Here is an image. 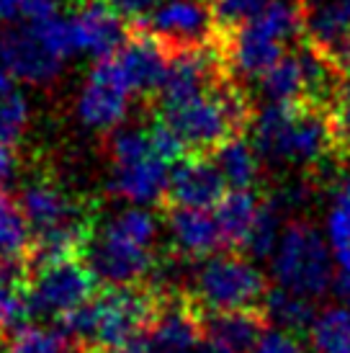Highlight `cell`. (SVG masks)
<instances>
[{
	"label": "cell",
	"instance_id": "1",
	"mask_svg": "<svg viewBox=\"0 0 350 353\" xmlns=\"http://www.w3.org/2000/svg\"><path fill=\"white\" fill-rule=\"evenodd\" d=\"M167 296L139 284L96 292L83 307L62 317V330L83 345L106 353H124L152 325Z\"/></svg>",
	"mask_w": 350,
	"mask_h": 353
},
{
	"label": "cell",
	"instance_id": "37",
	"mask_svg": "<svg viewBox=\"0 0 350 353\" xmlns=\"http://www.w3.org/2000/svg\"><path fill=\"white\" fill-rule=\"evenodd\" d=\"M332 134H335V148H340L342 155L350 157V106H335Z\"/></svg>",
	"mask_w": 350,
	"mask_h": 353
},
{
	"label": "cell",
	"instance_id": "5",
	"mask_svg": "<svg viewBox=\"0 0 350 353\" xmlns=\"http://www.w3.org/2000/svg\"><path fill=\"white\" fill-rule=\"evenodd\" d=\"M160 119L183 139L185 148L216 150L250 124V108L240 90L219 83L201 96L160 106Z\"/></svg>",
	"mask_w": 350,
	"mask_h": 353
},
{
	"label": "cell",
	"instance_id": "42",
	"mask_svg": "<svg viewBox=\"0 0 350 353\" xmlns=\"http://www.w3.org/2000/svg\"><path fill=\"white\" fill-rule=\"evenodd\" d=\"M21 0H0V19H19Z\"/></svg>",
	"mask_w": 350,
	"mask_h": 353
},
{
	"label": "cell",
	"instance_id": "38",
	"mask_svg": "<svg viewBox=\"0 0 350 353\" xmlns=\"http://www.w3.org/2000/svg\"><path fill=\"white\" fill-rule=\"evenodd\" d=\"M108 3H111V6H114L124 19L142 21L147 13L160 3V0H108Z\"/></svg>",
	"mask_w": 350,
	"mask_h": 353
},
{
	"label": "cell",
	"instance_id": "12",
	"mask_svg": "<svg viewBox=\"0 0 350 353\" xmlns=\"http://www.w3.org/2000/svg\"><path fill=\"white\" fill-rule=\"evenodd\" d=\"M139 23L167 50L206 47L219 37L214 10L206 0H160Z\"/></svg>",
	"mask_w": 350,
	"mask_h": 353
},
{
	"label": "cell",
	"instance_id": "41",
	"mask_svg": "<svg viewBox=\"0 0 350 353\" xmlns=\"http://www.w3.org/2000/svg\"><path fill=\"white\" fill-rule=\"evenodd\" d=\"M338 106H350V59L340 65V80H338V93H335Z\"/></svg>",
	"mask_w": 350,
	"mask_h": 353
},
{
	"label": "cell",
	"instance_id": "26",
	"mask_svg": "<svg viewBox=\"0 0 350 353\" xmlns=\"http://www.w3.org/2000/svg\"><path fill=\"white\" fill-rule=\"evenodd\" d=\"M327 240L338 263H350V170L332 183L330 212H327Z\"/></svg>",
	"mask_w": 350,
	"mask_h": 353
},
{
	"label": "cell",
	"instance_id": "8",
	"mask_svg": "<svg viewBox=\"0 0 350 353\" xmlns=\"http://www.w3.org/2000/svg\"><path fill=\"white\" fill-rule=\"evenodd\" d=\"M96 271L80 255L34 265L26 284L29 312L39 317H65L96 294Z\"/></svg>",
	"mask_w": 350,
	"mask_h": 353
},
{
	"label": "cell",
	"instance_id": "15",
	"mask_svg": "<svg viewBox=\"0 0 350 353\" xmlns=\"http://www.w3.org/2000/svg\"><path fill=\"white\" fill-rule=\"evenodd\" d=\"M70 21L78 54H90L96 59L111 57L127 41L124 16L108 0H83Z\"/></svg>",
	"mask_w": 350,
	"mask_h": 353
},
{
	"label": "cell",
	"instance_id": "43",
	"mask_svg": "<svg viewBox=\"0 0 350 353\" xmlns=\"http://www.w3.org/2000/svg\"><path fill=\"white\" fill-rule=\"evenodd\" d=\"M0 39H3V31H0Z\"/></svg>",
	"mask_w": 350,
	"mask_h": 353
},
{
	"label": "cell",
	"instance_id": "6",
	"mask_svg": "<svg viewBox=\"0 0 350 353\" xmlns=\"http://www.w3.org/2000/svg\"><path fill=\"white\" fill-rule=\"evenodd\" d=\"M273 276L278 286L307 299H320L332 286V255L309 222H291L281 232L273 250Z\"/></svg>",
	"mask_w": 350,
	"mask_h": 353
},
{
	"label": "cell",
	"instance_id": "27",
	"mask_svg": "<svg viewBox=\"0 0 350 353\" xmlns=\"http://www.w3.org/2000/svg\"><path fill=\"white\" fill-rule=\"evenodd\" d=\"M314 353H350V310L332 307L322 312L309 330Z\"/></svg>",
	"mask_w": 350,
	"mask_h": 353
},
{
	"label": "cell",
	"instance_id": "14",
	"mask_svg": "<svg viewBox=\"0 0 350 353\" xmlns=\"http://www.w3.org/2000/svg\"><path fill=\"white\" fill-rule=\"evenodd\" d=\"M224 54L206 47H185V50H170V62L163 85L157 90L160 106H173L194 96H201L206 90L216 88L222 83Z\"/></svg>",
	"mask_w": 350,
	"mask_h": 353
},
{
	"label": "cell",
	"instance_id": "25",
	"mask_svg": "<svg viewBox=\"0 0 350 353\" xmlns=\"http://www.w3.org/2000/svg\"><path fill=\"white\" fill-rule=\"evenodd\" d=\"M262 312L268 317V323H276L278 327L289 330V333H299V330H311V325L317 320L314 314V299L289 292L283 286H276L268 292L265 302H262Z\"/></svg>",
	"mask_w": 350,
	"mask_h": 353
},
{
	"label": "cell",
	"instance_id": "11",
	"mask_svg": "<svg viewBox=\"0 0 350 353\" xmlns=\"http://www.w3.org/2000/svg\"><path fill=\"white\" fill-rule=\"evenodd\" d=\"M204 314L191 294L165 299L152 325L124 353H196L204 348Z\"/></svg>",
	"mask_w": 350,
	"mask_h": 353
},
{
	"label": "cell",
	"instance_id": "34",
	"mask_svg": "<svg viewBox=\"0 0 350 353\" xmlns=\"http://www.w3.org/2000/svg\"><path fill=\"white\" fill-rule=\"evenodd\" d=\"M150 139H152V148H155V152L163 157L165 163H178V160L183 157V152H185L183 139L178 137V134L167 127L163 119H157L155 124L150 127Z\"/></svg>",
	"mask_w": 350,
	"mask_h": 353
},
{
	"label": "cell",
	"instance_id": "18",
	"mask_svg": "<svg viewBox=\"0 0 350 353\" xmlns=\"http://www.w3.org/2000/svg\"><path fill=\"white\" fill-rule=\"evenodd\" d=\"M268 317L262 310L204 314V353H253L265 333Z\"/></svg>",
	"mask_w": 350,
	"mask_h": 353
},
{
	"label": "cell",
	"instance_id": "13",
	"mask_svg": "<svg viewBox=\"0 0 350 353\" xmlns=\"http://www.w3.org/2000/svg\"><path fill=\"white\" fill-rule=\"evenodd\" d=\"M21 209L29 219L31 232L52 230H96V214L72 199L52 178H34L21 191Z\"/></svg>",
	"mask_w": 350,
	"mask_h": 353
},
{
	"label": "cell",
	"instance_id": "19",
	"mask_svg": "<svg viewBox=\"0 0 350 353\" xmlns=\"http://www.w3.org/2000/svg\"><path fill=\"white\" fill-rule=\"evenodd\" d=\"M304 31L309 44L345 65L350 59V0H311L304 6Z\"/></svg>",
	"mask_w": 350,
	"mask_h": 353
},
{
	"label": "cell",
	"instance_id": "23",
	"mask_svg": "<svg viewBox=\"0 0 350 353\" xmlns=\"http://www.w3.org/2000/svg\"><path fill=\"white\" fill-rule=\"evenodd\" d=\"M31 243L34 232L21 201L0 188V268H21L31 255Z\"/></svg>",
	"mask_w": 350,
	"mask_h": 353
},
{
	"label": "cell",
	"instance_id": "36",
	"mask_svg": "<svg viewBox=\"0 0 350 353\" xmlns=\"http://www.w3.org/2000/svg\"><path fill=\"white\" fill-rule=\"evenodd\" d=\"M57 0H21L19 19L21 23H41V21L57 16Z\"/></svg>",
	"mask_w": 350,
	"mask_h": 353
},
{
	"label": "cell",
	"instance_id": "33",
	"mask_svg": "<svg viewBox=\"0 0 350 353\" xmlns=\"http://www.w3.org/2000/svg\"><path fill=\"white\" fill-rule=\"evenodd\" d=\"M278 206L276 204H265L262 201V209H260V216H258V225H255L253 235H250V243L245 248V253L253 255V258H265V255H271L278 245Z\"/></svg>",
	"mask_w": 350,
	"mask_h": 353
},
{
	"label": "cell",
	"instance_id": "28",
	"mask_svg": "<svg viewBox=\"0 0 350 353\" xmlns=\"http://www.w3.org/2000/svg\"><path fill=\"white\" fill-rule=\"evenodd\" d=\"M21 268H0V330H19L31 317L26 289H21Z\"/></svg>",
	"mask_w": 350,
	"mask_h": 353
},
{
	"label": "cell",
	"instance_id": "39",
	"mask_svg": "<svg viewBox=\"0 0 350 353\" xmlns=\"http://www.w3.org/2000/svg\"><path fill=\"white\" fill-rule=\"evenodd\" d=\"M332 289H335V296L338 302L350 310V263L340 265V271L335 274V281H332Z\"/></svg>",
	"mask_w": 350,
	"mask_h": 353
},
{
	"label": "cell",
	"instance_id": "44",
	"mask_svg": "<svg viewBox=\"0 0 350 353\" xmlns=\"http://www.w3.org/2000/svg\"><path fill=\"white\" fill-rule=\"evenodd\" d=\"M72 3H78V0H72Z\"/></svg>",
	"mask_w": 350,
	"mask_h": 353
},
{
	"label": "cell",
	"instance_id": "3",
	"mask_svg": "<svg viewBox=\"0 0 350 353\" xmlns=\"http://www.w3.org/2000/svg\"><path fill=\"white\" fill-rule=\"evenodd\" d=\"M155 240L157 216L142 206L124 209L111 216L98 235L93 232L85 248V261L106 284H139L157 268Z\"/></svg>",
	"mask_w": 350,
	"mask_h": 353
},
{
	"label": "cell",
	"instance_id": "24",
	"mask_svg": "<svg viewBox=\"0 0 350 353\" xmlns=\"http://www.w3.org/2000/svg\"><path fill=\"white\" fill-rule=\"evenodd\" d=\"M214 163L229 188H253L260 176V155L253 142L240 134L224 139L214 150Z\"/></svg>",
	"mask_w": 350,
	"mask_h": 353
},
{
	"label": "cell",
	"instance_id": "35",
	"mask_svg": "<svg viewBox=\"0 0 350 353\" xmlns=\"http://www.w3.org/2000/svg\"><path fill=\"white\" fill-rule=\"evenodd\" d=\"M253 353H309L304 343L289 330H265L262 338L258 341Z\"/></svg>",
	"mask_w": 350,
	"mask_h": 353
},
{
	"label": "cell",
	"instance_id": "40",
	"mask_svg": "<svg viewBox=\"0 0 350 353\" xmlns=\"http://www.w3.org/2000/svg\"><path fill=\"white\" fill-rule=\"evenodd\" d=\"M16 173V152H13V145L8 142H0V186L10 181Z\"/></svg>",
	"mask_w": 350,
	"mask_h": 353
},
{
	"label": "cell",
	"instance_id": "31",
	"mask_svg": "<svg viewBox=\"0 0 350 353\" xmlns=\"http://www.w3.org/2000/svg\"><path fill=\"white\" fill-rule=\"evenodd\" d=\"M108 155H111V165H119V163H132L139 157L157 155V152L150 139V129L119 127L108 137Z\"/></svg>",
	"mask_w": 350,
	"mask_h": 353
},
{
	"label": "cell",
	"instance_id": "29",
	"mask_svg": "<svg viewBox=\"0 0 350 353\" xmlns=\"http://www.w3.org/2000/svg\"><path fill=\"white\" fill-rule=\"evenodd\" d=\"M3 353H68V333L59 327L23 325Z\"/></svg>",
	"mask_w": 350,
	"mask_h": 353
},
{
	"label": "cell",
	"instance_id": "4",
	"mask_svg": "<svg viewBox=\"0 0 350 353\" xmlns=\"http://www.w3.org/2000/svg\"><path fill=\"white\" fill-rule=\"evenodd\" d=\"M304 31V8L294 0H271L260 16L227 34L224 62L243 80H258L286 54Z\"/></svg>",
	"mask_w": 350,
	"mask_h": 353
},
{
	"label": "cell",
	"instance_id": "21",
	"mask_svg": "<svg viewBox=\"0 0 350 353\" xmlns=\"http://www.w3.org/2000/svg\"><path fill=\"white\" fill-rule=\"evenodd\" d=\"M167 230H170L175 250L188 258H206L216 253L219 245H224L219 222L206 209L173 206L167 212Z\"/></svg>",
	"mask_w": 350,
	"mask_h": 353
},
{
	"label": "cell",
	"instance_id": "2",
	"mask_svg": "<svg viewBox=\"0 0 350 353\" xmlns=\"http://www.w3.org/2000/svg\"><path fill=\"white\" fill-rule=\"evenodd\" d=\"M258 155L278 165H322L335 145L332 117L320 103H265L253 119Z\"/></svg>",
	"mask_w": 350,
	"mask_h": 353
},
{
	"label": "cell",
	"instance_id": "16",
	"mask_svg": "<svg viewBox=\"0 0 350 353\" xmlns=\"http://www.w3.org/2000/svg\"><path fill=\"white\" fill-rule=\"evenodd\" d=\"M227 181L214 160L204 155L181 157L170 170L167 196L173 206L185 209H212L227 194Z\"/></svg>",
	"mask_w": 350,
	"mask_h": 353
},
{
	"label": "cell",
	"instance_id": "32",
	"mask_svg": "<svg viewBox=\"0 0 350 353\" xmlns=\"http://www.w3.org/2000/svg\"><path fill=\"white\" fill-rule=\"evenodd\" d=\"M271 0H212V10H214L216 26L219 34H229V31L245 26L247 21H253L255 16H260L262 8Z\"/></svg>",
	"mask_w": 350,
	"mask_h": 353
},
{
	"label": "cell",
	"instance_id": "17",
	"mask_svg": "<svg viewBox=\"0 0 350 353\" xmlns=\"http://www.w3.org/2000/svg\"><path fill=\"white\" fill-rule=\"evenodd\" d=\"M114 57L127 78L129 88L134 90V96H150V93H157L165 80L170 50L150 31H142L124 41Z\"/></svg>",
	"mask_w": 350,
	"mask_h": 353
},
{
	"label": "cell",
	"instance_id": "20",
	"mask_svg": "<svg viewBox=\"0 0 350 353\" xmlns=\"http://www.w3.org/2000/svg\"><path fill=\"white\" fill-rule=\"evenodd\" d=\"M167 183H170L167 163L157 155L111 165V178H108V188L136 206L157 204L167 194Z\"/></svg>",
	"mask_w": 350,
	"mask_h": 353
},
{
	"label": "cell",
	"instance_id": "10",
	"mask_svg": "<svg viewBox=\"0 0 350 353\" xmlns=\"http://www.w3.org/2000/svg\"><path fill=\"white\" fill-rule=\"evenodd\" d=\"M0 65L26 85H49L62 75L68 57L34 23L8 29L0 39Z\"/></svg>",
	"mask_w": 350,
	"mask_h": 353
},
{
	"label": "cell",
	"instance_id": "30",
	"mask_svg": "<svg viewBox=\"0 0 350 353\" xmlns=\"http://www.w3.org/2000/svg\"><path fill=\"white\" fill-rule=\"evenodd\" d=\"M31 108L29 101L23 96V90L16 85L13 90L0 96V142L16 145L26 129H29Z\"/></svg>",
	"mask_w": 350,
	"mask_h": 353
},
{
	"label": "cell",
	"instance_id": "7",
	"mask_svg": "<svg viewBox=\"0 0 350 353\" xmlns=\"http://www.w3.org/2000/svg\"><path fill=\"white\" fill-rule=\"evenodd\" d=\"M191 296L204 312L262 310L268 284L253 261L237 253H222L198 268Z\"/></svg>",
	"mask_w": 350,
	"mask_h": 353
},
{
	"label": "cell",
	"instance_id": "9",
	"mask_svg": "<svg viewBox=\"0 0 350 353\" xmlns=\"http://www.w3.org/2000/svg\"><path fill=\"white\" fill-rule=\"evenodd\" d=\"M132 96L134 90L129 88L116 57H101L83 80V88L75 99V117L85 129L114 132L129 117Z\"/></svg>",
	"mask_w": 350,
	"mask_h": 353
},
{
	"label": "cell",
	"instance_id": "22",
	"mask_svg": "<svg viewBox=\"0 0 350 353\" xmlns=\"http://www.w3.org/2000/svg\"><path fill=\"white\" fill-rule=\"evenodd\" d=\"M262 201L258 199L253 188H232L229 194H224L222 201L216 204V222L222 230L224 243L229 248H245L250 243L258 216H260Z\"/></svg>",
	"mask_w": 350,
	"mask_h": 353
}]
</instances>
